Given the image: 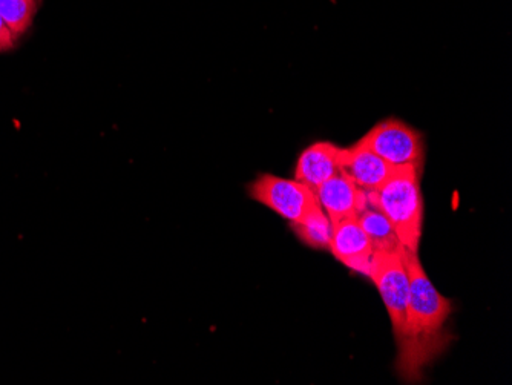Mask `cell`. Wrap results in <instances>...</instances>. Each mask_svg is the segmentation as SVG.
I'll return each instance as SVG.
<instances>
[{
	"label": "cell",
	"instance_id": "1",
	"mask_svg": "<svg viewBox=\"0 0 512 385\" xmlns=\"http://www.w3.org/2000/svg\"><path fill=\"white\" fill-rule=\"evenodd\" d=\"M401 255L410 281V298L404 336L398 343L396 369L405 382H416L421 381L422 370L442 355L453 341V336L444 329L453 312V304L437 292L425 274L417 252L404 247Z\"/></svg>",
	"mask_w": 512,
	"mask_h": 385
},
{
	"label": "cell",
	"instance_id": "2",
	"mask_svg": "<svg viewBox=\"0 0 512 385\" xmlns=\"http://www.w3.org/2000/svg\"><path fill=\"white\" fill-rule=\"evenodd\" d=\"M419 172L414 166L394 168L376 191L367 192L368 206L390 220L402 246L413 252L419 251L424 221Z\"/></svg>",
	"mask_w": 512,
	"mask_h": 385
},
{
	"label": "cell",
	"instance_id": "3",
	"mask_svg": "<svg viewBox=\"0 0 512 385\" xmlns=\"http://www.w3.org/2000/svg\"><path fill=\"white\" fill-rule=\"evenodd\" d=\"M401 252H375L368 275L378 287L387 307L396 343L404 336L410 298V281Z\"/></svg>",
	"mask_w": 512,
	"mask_h": 385
},
{
	"label": "cell",
	"instance_id": "4",
	"mask_svg": "<svg viewBox=\"0 0 512 385\" xmlns=\"http://www.w3.org/2000/svg\"><path fill=\"white\" fill-rule=\"evenodd\" d=\"M361 142L394 168L414 166L421 171L424 142L416 129L401 120L388 119L362 137Z\"/></svg>",
	"mask_w": 512,
	"mask_h": 385
},
{
	"label": "cell",
	"instance_id": "5",
	"mask_svg": "<svg viewBox=\"0 0 512 385\" xmlns=\"http://www.w3.org/2000/svg\"><path fill=\"white\" fill-rule=\"evenodd\" d=\"M249 194L253 200L290 223H298L313 206L318 205V198L309 186L298 180H287L272 174L256 178L249 186Z\"/></svg>",
	"mask_w": 512,
	"mask_h": 385
},
{
	"label": "cell",
	"instance_id": "6",
	"mask_svg": "<svg viewBox=\"0 0 512 385\" xmlns=\"http://www.w3.org/2000/svg\"><path fill=\"white\" fill-rule=\"evenodd\" d=\"M330 251L336 260L358 274L370 275L373 246L359 224L358 218H345L333 224Z\"/></svg>",
	"mask_w": 512,
	"mask_h": 385
},
{
	"label": "cell",
	"instance_id": "7",
	"mask_svg": "<svg viewBox=\"0 0 512 385\" xmlns=\"http://www.w3.org/2000/svg\"><path fill=\"white\" fill-rule=\"evenodd\" d=\"M315 195L332 224L345 218H358L368 208L367 192L358 188L344 174L335 175L322 183Z\"/></svg>",
	"mask_w": 512,
	"mask_h": 385
},
{
	"label": "cell",
	"instance_id": "8",
	"mask_svg": "<svg viewBox=\"0 0 512 385\" xmlns=\"http://www.w3.org/2000/svg\"><path fill=\"white\" fill-rule=\"evenodd\" d=\"M393 171L394 166L388 165L361 140L352 148H342L341 174L350 178L362 191H376Z\"/></svg>",
	"mask_w": 512,
	"mask_h": 385
},
{
	"label": "cell",
	"instance_id": "9",
	"mask_svg": "<svg viewBox=\"0 0 512 385\" xmlns=\"http://www.w3.org/2000/svg\"><path fill=\"white\" fill-rule=\"evenodd\" d=\"M341 154L342 148L333 143H313L299 155L295 180L301 181L315 192L322 183L341 174Z\"/></svg>",
	"mask_w": 512,
	"mask_h": 385
},
{
	"label": "cell",
	"instance_id": "10",
	"mask_svg": "<svg viewBox=\"0 0 512 385\" xmlns=\"http://www.w3.org/2000/svg\"><path fill=\"white\" fill-rule=\"evenodd\" d=\"M359 224L367 234L373 251L375 252H401L404 249L393 224L378 209L368 206L358 217Z\"/></svg>",
	"mask_w": 512,
	"mask_h": 385
},
{
	"label": "cell",
	"instance_id": "11",
	"mask_svg": "<svg viewBox=\"0 0 512 385\" xmlns=\"http://www.w3.org/2000/svg\"><path fill=\"white\" fill-rule=\"evenodd\" d=\"M293 231L302 243L313 249H329L333 224L321 205H315L298 223H292Z\"/></svg>",
	"mask_w": 512,
	"mask_h": 385
},
{
	"label": "cell",
	"instance_id": "12",
	"mask_svg": "<svg viewBox=\"0 0 512 385\" xmlns=\"http://www.w3.org/2000/svg\"><path fill=\"white\" fill-rule=\"evenodd\" d=\"M39 2L37 0H0V17L14 36L27 33L33 25Z\"/></svg>",
	"mask_w": 512,
	"mask_h": 385
},
{
	"label": "cell",
	"instance_id": "13",
	"mask_svg": "<svg viewBox=\"0 0 512 385\" xmlns=\"http://www.w3.org/2000/svg\"><path fill=\"white\" fill-rule=\"evenodd\" d=\"M16 39L17 37L11 33L10 28L5 24L4 19L0 17V53L13 50V48L16 47Z\"/></svg>",
	"mask_w": 512,
	"mask_h": 385
},
{
	"label": "cell",
	"instance_id": "14",
	"mask_svg": "<svg viewBox=\"0 0 512 385\" xmlns=\"http://www.w3.org/2000/svg\"><path fill=\"white\" fill-rule=\"evenodd\" d=\"M37 2H40V0H37Z\"/></svg>",
	"mask_w": 512,
	"mask_h": 385
}]
</instances>
